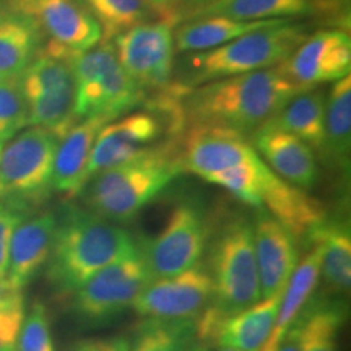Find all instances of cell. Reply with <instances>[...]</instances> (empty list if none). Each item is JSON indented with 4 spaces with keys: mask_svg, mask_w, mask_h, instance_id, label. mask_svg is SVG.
Masks as SVG:
<instances>
[{
    "mask_svg": "<svg viewBox=\"0 0 351 351\" xmlns=\"http://www.w3.org/2000/svg\"><path fill=\"white\" fill-rule=\"evenodd\" d=\"M351 148V77L335 82L326 101L322 153L332 163L346 168Z\"/></svg>",
    "mask_w": 351,
    "mask_h": 351,
    "instance_id": "83f0119b",
    "label": "cell"
},
{
    "mask_svg": "<svg viewBox=\"0 0 351 351\" xmlns=\"http://www.w3.org/2000/svg\"><path fill=\"white\" fill-rule=\"evenodd\" d=\"M208 243V225L197 205L182 202L171 210L155 238L140 244L153 280L179 275L199 263Z\"/></svg>",
    "mask_w": 351,
    "mask_h": 351,
    "instance_id": "8fae6325",
    "label": "cell"
},
{
    "mask_svg": "<svg viewBox=\"0 0 351 351\" xmlns=\"http://www.w3.org/2000/svg\"><path fill=\"white\" fill-rule=\"evenodd\" d=\"M165 129L163 117L156 112L142 111L108 122L101 129L91 150L86 168V182L101 171L134 160L152 148Z\"/></svg>",
    "mask_w": 351,
    "mask_h": 351,
    "instance_id": "9a60e30c",
    "label": "cell"
},
{
    "mask_svg": "<svg viewBox=\"0 0 351 351\" xmlns=\"http://www.w3.org/2000/svg\"><path fill=\"white\" fill-rule=\"evenodd\" d=\"M217 351H241V350H236V348H230V346H218Z\"/></svg>",
    "mask_w": 351,
    "mask_h": 351,
    "instance_id": "7bdbcfd3",
    "label": "cell"
},
{
    "mask_svg": "<svg viewBox=\"0 0 351 351\" xmlns=\"http://www.w3.org/2000/svg\"><path fill=\"white\" fill-rule=\"evenodd\" d=\"M282 293L262 298L256 304L236 314L218 315L208 309L197 324V333L204 343L213 340L218 346H230L241 351H261L274 330Z\"/></svg>",
    "mask_w": 351,
    "mask_h": 351,
    "instance_id": "2e32d148",
    "label": "cell"
},
{
    "mask_svg": "<svg viewBox=\"0 0 351 351\" xmlns=\"http://www.w3.org/2000/svg\"><path fill=\"white\" fill-rule=\"evenodd\" d=\"M326 101V93L319 88L302 90L293 96L269 122L296 135L311 148L322 152Z\"/></svg>",
    "mask_w": 351,
    "mask_h": 351,
    "instance_id": "d4e9b609",
    "label": "cell"
},
{
    "mask_svg": "<svg viewBox=\"0 0 351 351\" xmlns=\"http://www.w3.org/2000/svg\"><path fill=\"white\" fill-rule=\"evenodd\" d=\"M122 69L143 90L166 88L174 70V25L143 21L112 39Z\"/></svg>",
    "mask_w": 351,
    "mask_h": 351,
    "instance_id": "7c38bea8",
    "label": "cell"
},
{
    "mask_svg": "<svg viewBox=\"0 0 351 351\" xmlns=\"http://www.w3.org/2000/svg\"><path fill=\"white\" fill-rule=\"evenodd\" d=\"M75 75V116L117 119L122 112L138 106L145 90L122 69L111 41H103L73 60Z\"/></svg>",
    "mask_w": 351,
    "mask_h": 351,
    "instance_id": "5b68a950",
    "label": "cell"
},
{
    "mask_svg": "<svg viewBox=\"0 0 351 351\" xmlns=\"http://www.w3.org/2000/svg\"><path fill=\"white\" fill-rule=\"evenodd\" d=\"M155 8L160 20L168 21L171 25L181 23L182 19H187L189 13L194 10L197 0H148Z\"/></svg>",
    "mask_w": 351,
    "mask_h": 351,
    "instance_id": "d590c367",
    "label": "cell"
},
{
    "mask_svg": "<svg viewBox=\"0 0 351 351\" xmlns=\"http://www.w3.org/2000/svg\"><path fill=\"white\" fill-rule=\"evenodd\" d=\"M205 181L225 189L232 197L257 208H267L287 186L256 150L231 168L208 176Z\"/></svg>",
    "mask_w": 351,
    "mask_h": 351,
    "instance_id": "7402d4cb",
    "label": "cell"
},
{
    "mask_svg": "<svg viewBox=\"0 0 351 351\" xmlns=\"http://www.w3.org/2000/svg\"><path fill=\"white\" fill-rule=\"evenodd\" d=\"M213 306L218 315L236 314L262 300L252 225L234 219L225 226L212 254Z\"/></svg>",
    "mask_w": 351,
    "mask_h": 351,
    "instance_id": "8992f818",
    "label": "cell"
},
{
    "mask_svg": "<svg viewBox=\"0 0 351 351\" xmlns=\"http://www.w3.org/2000/svg\"><path fill=\"white\" fill-rule=\"evenodd\" d=\"M208 2H212V0H197V5H195V8H199V7H202V5H205V3H208ZM194 8V10H195ZM192 10V12H194ZM191 12V13H192ZM191 13H189V15H191Z\"/></svg>",
    "mask_w": 351,
    "mask_h": 351,
    "instance_id": "b9f144b4",
    "label": "cell"
},
{
    "mask_svg": "<svg viewBox=\"0 0 351 351\" xmlns=\"http://www.w3.org/2000/svg\"><path fill=\"white\" fill-rule=\"evenodd\" d=\"M322 245L320 278L333 295H345L351 287V234L345 221L324 219L309 232Z\"/></svg>",
    "mask_w": 351,
    "mask_h": 351,
    "instance_id": "484cf974",
    "label": "cell"
},
{
    "mask_svg": "<svg viewBox=\"0 0 351 351\" xmlns=\"http://www.w3.org/2000/svg\"><path fill=\"white\" fill-rule=\"evenodd\" d=\"M152 282L138 244L86 280L73 293V309L86 320H108L125 307H132Z\"/></svg>",
    "mask_w": 351,
    "mask_h": 351,
    "instance_id": "30bf717a",
    "label": "cell"
},
{
    "mask_svg": "<svg viewBox=\"0 0 351 351\" xmlns=\"http://www.w3.org/2000/svg\"><path fill=\"white\" fill-rule=\"evenodd\" d=\"M0 150H2V148H0Z\"/></svg>",
    "mask_w": 351,
    "mask_h": 351,
    "instance_id": "ee69618b",
    "label": "cell"
},
{
    "mask_svg": "<svg viewBox=\"0 0 351 351\" xmlns=\"http://www.w3.org/2000/svg\"><path fill=\"white\" fill-rule=\"evenodd\" d=\"M300 91L282 65H276L192 88L182 86L181 104L186 122L245 134L270 121Z\"/></svg>",
    "mask_w": 351,
    "mask_h": 351,
    "instance_id": "6da1fadb",
    "label": "cell"
},
{
    "mask_svg": "<svg viewBox=\"0 0 351 351\" xmlns=\"http://www.w3.org/2000/svg\"><path fill=\"white\" fill-rule=\"evenodd\" d=\"M108 116L85 117L70 129L57 143L52 165L51 187L72 197L86 186V168L96 137L108 122Z\"/></svg>",
    "mask_w": 351,
    "mask_h": 351,
    "instance_id": "ffe728a7",
    "label": "cell"
},
{
    "mask_svg": "<svg viewBox=\"0 0 351 351\" xmlns=\"http://www.w3.org/2000/svg\"><path fill=\"white\" fill-rule=\"evenodd\" d=\"M195 335V319H148L140 326L130 351H186Z\"/></svg>",
    "mask_w": 351,
    "mask_h": 351,
    "instance_id": "4dcf8cb0",
    "label": "cell"
},
{
    "mask_svg": "<svg viewBox=\"0 0 351 351\" xmlns=\"http://www.w3.org/2000/svg\"><path fill=\"white\" fill-rule=\"evenodd\" d=\"M12 7L47 38L43 52L51 57L73 62L101 41V26L83 0H12Z\"/></svg>",
    "mask_w": 351,
    "mask_h": 351,
    "instance_id": "9c48e42d",
    "label": "cell"
},
{
    "mask_svg": "<svg viewBox=\"0 0 351 351\" xmlns=\"http://www.w3.org/2000/svg\"><path fill=\"white\" fill-rule=\"evenodd\" d=\"M16 351H56L49 315L43 302H34L29 313L25 314Z\"/></svg>",
    "mask_w": 351,
    "mask_h": 351,
    "instance_id": "d6a6232c",
    "label": "cell"
},
{
    "mask_svg": "<svg viewBox=\"0 0 351 351\" xmlns=\"http://www.w3.org/2000/svg\"><path fill=\"white\" fill-rule=\"evenodd\" d=\"M41 38L28 16L0 12V78L20 77L41 49Z\"/></svg>",
    "mask_w": 351,
    "mask_h": 351,
    "instance_id": "cb8c5ba5",
    "label": "cell"
},
{
    "mask_svg": "<svg viewBox=\"0 0 351 351\" xmlns=\"http://www.w3.org/2000/svg\"><path fill=\"white\" fill-rule=\"evenodd\" d=\"M138 245L129 231L90 208H67L57 219L47 278L62 293H75L101 269Z\"/></svg>",
    "mask_w": 351,
    "mask_h": 351,
    "instance_id": "7a4b0ae2",
    "label": "cell"
},
{
    "mask_svg": "<svg viewBox=\"0 0 351 351\" xmlns=\"http://www.w3.org/2000/svg\"><path fill=\"white\" fill-rule=\"evenodd\" d=\"M313 3V0H311ZM350 0H319V8L327 13H345V7H348Z\"/></svg>",
    "mask_w": 351,
    "mask_h": 351,
    "instance_id": "ab89813d",
    "label": "cell"
},
{
    "mask_svg": "<svg viewBox=\"0 0 351 351\" xmlns=\"http://www.w3.org/2000/svg\"><path fill=\"white\" fill-rule=\"evenodd\" d=\"M278 20L243 21L228 16L192 19L174 32V44L181 52H204L223 46L232 39L276 23Z\"/></svg>",
    "mask_w": 351,
    "mask_h": 351,
    "instance_id": "603a6c76",
    "label": "cell"
},
{
    "mask_svg": "<svg viewBox=\"0 0 351 351\" xmlns=\"http://www.w3.org/2000/svg\"><path fill=\"white\" fill-rule=\"evenodd\" d=\"M28 205L21 202L3 199L0 200V276H5L8 267V249L12 234L19 223L25 218Z\"/></svg>",
    "mask_w": 351,
    "mask_h": 351,
    "instance_id": "e575fe53",
    "label": "cell"
},
{
    "mask_svg": "<svg viewBox=\"0 0 351 351\" xmlns=\"http://www.w3.org/2000/svg\"><path fill=\"white\" fill-rule=\"evenodd\" d=\"M311 241H313V249L298 263L291 278L285 287L282 298H280L274 330L261 351H276L283 337L300 322L302 311L317 288L320 280V262H322V245L317 239L311 238Z\"/></svg>",
    "mask_w": 351,
    "mask_h": 351,
    "instance_id": "44dd1931",
    "label": "cell"
},
{
    "mask_svg": "<svg viewBox=\"0 0 351 351\" xmlns=\"http://www.w3.org/2000/svg\"><path fill=\"white\" fill-rule=\"evenodd\" d=\"M282 65L300 90L317 88L350 75L351 39L343 29H320L306 36Z\"/></svg>",
    "mask_w": 351,
    "mask_h": 351,
    "instance_id": "5bb4252c",
    "label": "cell"
},
{
    "mask_svg": "<svg viewBox=\"0 0 351 351\" xmlns=\"http://www.w3.org/2000/svg\"><path fill=\"white\" fill-rule=\"evenodd\" d=\"M252 147L274 173L298 189H313L319 168L313 148L296 135L267 121L254 132Z\"/></svg>",
    "mask_w": 351,
    "mask_h": 351,
    "instance_id": "e0dca14e",
    "label": "cell"
},
{
    "mask_svg": "<svg viewBox=\"0 0 351 351\" xmlns=\"http://www.w3.org/2000/svg\"><path fill=\"white\" fill-rule=\"evenodd\" d=\"M101 26V39L111 41L156 15L148 0H83Z\"/></svg>",
    "mask_w": 351,
    "mask_h": 351,
    "instance_id": "f546056e",
    "label": "cell"
},
{
    "mask_svg": "<svg viewBox=\"0 0 351 351\" xmlns=\"http://www.w3.org/2000/svg\"><path fill=\"white\" fill-rule=\"evenodd\" d=\"M345 315V306L341 302L328 301L315 307L306 317H301L296 324L301 351H340L339 339Z\"/></svg>",
    "mask_w": 351,
    "mask_h": 351,
    "instance_id": "f1b7e54d",
    "label": "cell"
},
{
    "mask_svg": "<svg viewBox=\"0 0 351 351\" xmlns=\"http://www.w3.org/2000/svg\"><path fill=\"white\" fill-rule=\"evenodd\" d=\"M186 351H210L208 345L204 343V341H197V343H192Z\"/></svg>",
    "mask_w": 351,
    "mask_h": 351,
    "instance_id": "60d3db41",
    "label": "cell"
},
{
    "mask_svg": "<svg viewBox=\"0 0 351 351\" xmlns=\"http://www.w3.org/2000/svg\"><path fill=\"white\" fill-rule=\"evenodd\" d=\"M130 339L127 337H95L78 340L69 351H130Z\"/></svg>",
    "mask_w": 351,
    "mask_h": 351,
    "instance_id": "8d00e7d4",
    "label": "cell"
},
{
    "mask_svg": "<svg viewBox=\"0 0 351 351\" xmlns=\"http://www.w3.org/2000/svg\"><path fill=\"white\" fill-rule=\"evenodd\" d=\"M28 125L26 108L20 77L0 78V143L15 137Z\"/></svg>",
    "mask_w": 351,
    "mask_h": 351,
    "instance_id": "1f68e13d",
    "label": "cell"
},
{
    "mask_svg": "<svg viewBox=\"0 0 351 351\" xmlns=\"http://www.w3.org/2000/svg\"><path fill=\"white\" fill-rule=\"evenodd\" d=\"M210 301H213V280L210 271L197 263L179 275L153 280L132 309L147 319H195Z\"/></svg>",
    "mask_w": 351,
    "mask_h": 351,
    "instance_id": "4fadbf2b",
    "label": "cell"
},
{
    "mask_svg": "<svg viewBox=\"0 0 351 351\" xmlns=\"http://www.w3.org/2000/svg\"><path fill=\"white\" fill-rule=\"evenodd\" d=\"M28 125L43 127L62 138L77 124L73 62L38 54L20 75Z\"/></svg>",
    "mask_w": 351,
    "mask_h": 351,
    "instance_id": "52a82bcc",
    "label": "cell"
},
{
    "mask_svg": "<svg viewBox=\"0 0 351 351\" xmlns=\"http://www.w3.org/2000/svg\"><path fill=\"white\" fill-rule=\"evenodd\" d=\"M52 212L23 218L12 234L8 249L7 280L16 289H23L49 258L57 230Z\"/></svg>",
    "mask_w": 351,
    "mask_h": 351,
    "instance_id": "d6986e66",
    "label": "cell"
},
{
    "mask_svg": "<svg viewBox=\"0 0 351 351\" xmlns=\"http://www.w3.org/2000/svg\"><path fill=\"white\" fill-rule=\"evenodd\" d=\"M21 289H16L13 285L8 282L7 276H0V307L12 301L16 295H20Z\"/></svg>",
    "mask_w": 351,
    "mask_h": 351,
    "instance_id": "74e56055",
    "label": "cell"
},
{
    "mask_svg": "<svg viewBox=\"0 0 351 351\" xmlns=\"http://www.w3.org/2000/svg\"><path fill=\"white\" fill-rule=\"evenodd\" d=\"M252 231L261 293L262 298H269L283 291L300 256L291 232L267 212L258 215Z\"/></svg>",
    "mask_w": 351,
    "mask_h": 351,
    "instance_id": "ac0fdd59",
    "label": "cell"
},
{
    "mask_svg": "<svg viewBox=\"0 0 351 351\" xmlns=\"http://www.w3.org/2000/svg\"><path fill=\"white\" fill-rule=\"evenodd\" d=\"M276 351H301L300 341H298V327L296 326L283 337L282 343L278 345Z\"/></svg>",
    "mask_w": 351,
    "mask_h": 351,
    "instance_id": "f35d334b",
    "label": "cell"
},
{
    "mask_svg": "<svg viewBox=\"0 0 351 351\" xmlns=\"http://www.w3.org/2000/svg\"><path fill=\"white\" fill-rule=\"evenodd\" d=\"M314 12L311 0H212L195 8L189 20L202 16H228L232 20H289Z\"/></svg>",
    "mask_w": 351,
    "mask_h": 351,
    "instance_id": "4316f807",
    "label": "cell"
},
{
    "mask_svg": "<svg viewBox=\"0 0 351 351\" xmlns=\"http://www.w3.org/2000/svg\"><path fill=\"white\" fill-rule=\"evenodd\" d=\"M182 169L181 152L174 142L152 147L127 163L93 176L86 182V204L109 221L127 223Z\"/></svg>",
    "mask_w": 351,
    "mask_h": 351,
    "instance_id": "3957f363",
    "label": "cell"
},
{
    "mask_svg": "<svg viewBox=\"0 0 351 351\" xmlns=\"http://www.w3.org/2000/svg\"><path fill=\"white\" fill-rule=\"evenodd\" d=\"M25 320L23 293L0 307V351H16Z\"/></svg>",
    "mask_w": 351,
    "mask_h": 351,
    "instance_id": "836d02e7",
    "label": "cell"
},
{
    "mask_svg": "<svg viewBox=\"0 0 351 351\" xmlns=\"http://www.w3.org/2000/svg\"><path fill=\"white\" fill-rule=\"evenodd\" d=\"M59 138L43 127L26 129L0 150V200L28 205L47 194Z\"/></svg>",
    "mask_w": 351,
    "mask_h": 351,
    "instance_id": "ba28073f",
    "label": "cell"
},
{
    "mask_svg": "<svg viewBox=\"0 0 351 351\" xmlns=\"http://www.w3.org/2000/svg\"><path fill=\"white\" fill-rule=\"evenodd\" d=\"M304 38V26L291 20H278L215 49L195 52L184 62L187 73L182 77V86L192 88L218 78L276 67L293 54Z\"/></svg>",
    "mask_w": 351,
    "mask_h": 351,
    "instance_id": "277c9868",
    "label": "cell"
}]
</instances>
